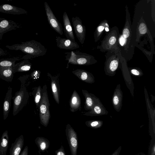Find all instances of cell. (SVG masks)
I'll use <instances>...</instances> for the list:
<instances>
[{
  "instance_id": "32",
  "label": "cell",
  "mask_w": 155,
  "mask_h": 155,
  "mask_svg": "<svg viewBox=\"0 0 155 155\" xmlns=\"http://www.w3.org/2000/svg\"><path fill=\"white\" fill-rule=\"evenodd\" d=\"M127 69L130 74L133 76L140 77L143 75V71L139 68L127 67Z\"/></svg>"
},
{
  "instance_id": "37",
  "label": "cell",
  "mask_w": 155,
  "mask_h": 155,
  "mask_svg": "<svg viewBox=\"0 0 155 155\" xmlns=\"http://www.w3.org/2000/svg\"><path fill=\"white\" fill-rule=\"evenodd\" d=\"M121 149V147L120 146L111 155H119Z\"/></svg>"
},
{
  "instance_id": "22",
  "label": "cell",
  "mask_w": 155,
  "mask_h": 155,
  "mask_svg": "<svg viewBox=\"0 0 155 155\" xmlns=\"http://www.w3.org/2000/svg\"><path fill=\"white\" fill-rule=\"evenodd\" d=\"M70 110L72 112L81 110V101L80 97L75 90H74L71 96L70 101Z\"/></svg>"
},
{
  "instance_id": "1",
  "label": "cell",
  "mask_w": 155,
  "mask_h": 155,
  "mask_svg": "<svg viewBox=\"0 0 155 155\" xmlns=\"http://www.w3.org/2000/svg\"><path fill=\"white\" fill-rule=\"evenodd\" d=\"M125 22L121 34H120L118 42L121 55L127 62L133 58L134 47L131 43L132 37V25L128 7L126 5Z\"/></svg>"
},
{
  "instance_id": "2",
  "label": "cell",
  "mask_w": 155,
  "mask_h": 155,
  "mask_svg": "<svg viewBox=\"0 0 155 155\" xmlns=\"http://www.w3.org/2000/svg\"><path fill=\"white\" fill-rule=\"evenodd\" d=\"M5 47L10 50L20 51L26 55L22 59L28 60L45 55L47 49L41 43L35 40L22 42L21 44L7 45Z\"/></svg>"
},
{
  "instance_id": "5",
  "label": "cell",
  "mask_w": 155,
  "mask_h": 155,
  "mask_svg": "<svg viewBox=\"0 0 155 155\" xmlns=\"http://www.w3.org/2000/svg\"><path fill=\"white\" fill-rule=\"evenodd\" d=\"M64 53L65 54V60L68 62L67 67L69 63L79 65H89L97 62V61L93 55L86 53L77 51Z\"/></svg>"
},
{
  "instance_id": "28",
  "label": "cell",
  "mask_w": 155,
  "mask_h": 155,
  "mask_svg": "<svg viewBox=\"0 0 155 155\" xmlns=\"http://www.w3.org/2000/svg\"><path fill=\"white\" fill-rule=\"evenodd\" d=\"M19 57H15L12 58L2 59H0V69L4 68L14 66L15 62L21 59Z\"/></svg>"
},
{
  "instance_id": "10",
  "label": "cell",
  "mask_w": 155,
  "mask_h": 155,
  "mask_svg": "<svg viewBox=\"0 0 155 155\" xmlns=\"http://www.w3.org/2000/svg\"><path fill=\"white\" fill-rule=\"evenodd\" d=\"M71 21L76 37L80 42L83 44L85 39L86 27L82 24V20L78 17H72Z\"/></svg>"
},
{
  "instance_id": "8",
  "label": "cell",
  "mask_w": 155,
  "mask_h": 155,
  "mask_svg": "<svg viewBox=\"0 0 155 155\" xmlns=\"http://www.w3.org/2000/svg\"><path fill=\"white\" fill-rule=\"evenodd\" d=\"M65 133L71 155H77L78 142L76 132L70 124H68Z\"/></svg>"
},
{
  "instance_id": "26",
  "label": "cell",
  "mask_w": 155,
  "mask_h": 155,
  "mask_svg": "<svg viewBox=\"0 0 155 155\" xmlns=\"http://www.w3.org/2000/svg\"><path fill=\"white\" fill-rule=\"evenodd\" d=\"M35 142L39 149V152H44L49 148V141L47 138L42 137H38L35 139Z\"/></svg>"
},
{
  "instance_id": "13",
  "label": "cell",
  "mask_w": 155,
  "mask_h": 155,
  "mask_svg": "<svg viewBox=\"0 0 155 155\" xmlns=\"http://www.w3.org/2000/svg\"><path fill=\"white\" fill-rule=\"evenodd\" d=\"M55 40L57 47L61 49L73 50L79 48V45L76 41L67 38L56 36Z\"/></svg>"
},
{
  "instance_id": "15",
  "label": "cell",
  "mask_w": 155,
  "mask_h": 155,
  "mask_svg": "<svg viewBox=\"0 0 155 155\" xmlns=\"http://www.w3.org/2000/svg\"><path fill=\"white\" fill-rule=\"evenodd\" d=\"M47 75L51 80V85L52 92L54 100L58 104H59L60 88L58 77L52 76L50 73H48Z\"/></svg>"
},
{
  "instance_id": "24",
  "label": "cell",
  "mask_w": 155,
  "mask_h": 155,
  "mask_svg": "<svg viewBox=\"0 0 155 155\" xmlns=\"http://www.w3.org/2000/svg\"><path fill=\"white\" fill-rule=\"evenodd\" d=\"M8 143V133L6 130L3 133L0 139V155H6Z\"/></svg>"
},
{
  "instance_id": "21",
  "label": "cell",
  "mask_w": 155,
  "mask_h": 155,
  "mask_svg": "<svg viewBox=\"0 0 155 155\" xmlns=\"http://www.w3.org/2000/svg\"><path fill=\"white\" fill-rule=\"evenodd\" d=\"M12 88L9 86L4 99L3 104V119L5 120L8 117L11 106V101L12 98Z\"/></svg>"
},
{
  "instance_id": "4",
  "label": "cell",
  "mask_w": 155,
  "mask_h": 155,
  "mask_svg": "<svg viewBox=\"0 0 155 155\" xmlns=\"http://www.w3.org/2000/svg\"><path fill=\"white\" fill-rule=\"evenodd\" d=\"M25 76L19 77L18 79L21 82L19 90L17 91L12 98L13 100V115L17 114L26 105L29 98V94L27 89Z\"/></svg>"
},
{
  "instance_id": "6",
  "label": "cell",
  "mask_w": 155,
  "mask_h": 155,
  "mask_svg": "<svg viewBox=\"0 0 155 155\" xmlns=\"http://www.w3.org/2000/svg\"><path fill=\"white\" fill-rule=\"evenodd\" d=\"M47 87L44 85L41 90V97L39 105L40 122L45 127H47L51 117Z\"/></svg>"
},
{
  "instance_id": "18",
  "label": "cell",
  "mask_w": 155,
  "mask_h": 155,
  "mask_svg": "<svg viewBox=\"0 0 155 155\" xmlns=\"http://www.w3.org/2000/svg\"><path fill=\"white\" fill-rule=\"evenodd\" d=\"M63 21L64 34L67 38L72 41H75L71 23L65 12H64L63 15Z\"/></svg>"
},
{
  "instance_id": "25",
  "label": "cell",
  "mask_w": 155,
  "mask_h": 155,
  "mask_svg": "<svg viewBox=\"0 0 155 155\" xmlns=\"http://www.w3.org/2000/svg\"><path fill=\"white\" fill-rule=\"evenodd\" d=\"M14 66L0 69V78L7 82L12 81L13 78Z\"/></svg>"
},
{
  "instance_id": "12",
  "label": "cell",
  "mask_w": 155,
  "mask_h": 155,
  "mask_svg": "<svg viewBox=\"0 0 155 155\" xmlns=\"http://www.w3.org/2000/svg\"><path fill=\"white\" fill-rule=\"evenodd\" d=\"M123 97V94L120 85L118 84L114 90L112 99L113 107L117 112H119L121 109Z\"/></svg>"
},
{
  "instance_id": "19",
  "label": "cell",
  "mask_w": 155,
  "mask_h": 155,
  "mask_svg": "<svg viewBox=\"0 0 155 155\" xmlns=\"http://www.w3.org/2000/svg\"><path fill=\"white\" fill-rule=\"evenodd\" d=\"M82 92L85 98L84 109L86 110L89 111L92 109L99 98L87 90L83 89Z\"/></svg>"
},
{
  "instance_id": "27",
  "label": "cell",
  "mask_w": 155,
  "mask_h": 155,
  "mask_svg": "<svg viewBox=\"0 0 155 155\" xmlns=\"http://www.w3.org/2000/svg\"><path fill=\"white\" fill-rule=\"evenodd\" d=\"M107 24L108 21L105 19L102 21L97 26L94 34L95 42H97L100 39L105 30V28Z\"/></svg>"
},
{
  "instance_id": "9",
  "label": "cell",
  "mask_w": 155,
  "mask_h": 155,
  "mask_svg": "<svg viewBox=\"0 0 155 155\" xmlns=\"http://www.w3.org/2000/svg\"><path fill=\"white\" fill-rule=\"evenodd\" d=\"M44 7L47 20L51 27L61 35L63 34V28L47 2H44Z\"/></svg>"
},
{
  "instance_id": "23",
  "label": "cell",
  "mask_w": 155,
  "mask_h": 155,
  "mask_svg": "<svg viewBox=\"0 0 155 155\" xmlns=\"http://www.w3.org/2000/svg\"><path fill=\"white\" fill-rule=\"evenodd\" d=\"M32 65L31 63L28 60H24L15 64L13 68V74L16 72L29 71L31 69Z\"/></svg>"
},
{
  "instance_id": "7",
  "label": "cell",
  "mask_w": 155,
  "mask_h": 155,
  "mask_svg": "<svg viewBox=\"0 0 155 155\" xmlns=\"http://www.w3.org/2000/svg\"><path fill=\"white\" fill-rule=\"evenodd\" d=\"M105 57L104 70L105 74L109 76H114L120 66L122 57L120 52L107 51Z\"/></svg>"
},
{
  "instance_id": "20",
  "label": "cell",
  "mask_w": 155,
  "mask_h": 155,
  "mask_svg": "<svg viewBox=\"0 0 155 155\" xmlns=\"http://www.w3.org/2000/svg\"><path fill=\"white\" fill-rule=\"evenodd\" d=\"M24 145V138L21 135L16 138L14 142L12 143L10 149L9 155H19Z\"/></svg>"
},
{
  "instance_id": "30",
  "label": "cell",
  "mask_w": 155,
  "mask_h": 155,
  "mask_svg": "<svg viewBox=\"0 0 155 155\" xmlns=\"http://www.w3.org/2000/svg\"><path fill=\"white\" fill-rule=\"evenodd\" d=\"M35 91L34 90L33 93L34 101L37 108H38L39 103L41 97L42 88L40 86L35 89Z\"/></svg>"
},
{
  "instance_id": "34",
  "label": "cell",
  "mask_w": 155,
  "mask_h": 155,
  "mask_svg": "<svg viewBox=\"0 0 155 155\" xmlns=\"http://www.w3.org/2000/svg\"><path fill=\"white\" fill-rule=\"evenodd\" d=\"M55 155H66L64 148L61 145L60 148L55 152Z\"/></svg>"
},
{
  "instance_id": "29",
  "label": "cell",
  "mask_w": 155,
  "mask_h": 155,
  "mask_svg": "<svg viewBox=\"0 0 155 155\" xmlns=\"http://www.w3.org/2000/svg\"><path fill=\"white\" fill-rule=\"evenodd\" d=\"M137 31V38H139L138 39L140 36L148 32V28L145 22L141 21L138 24Z\"/></svg>"
},
{
  "instance_id": "14",
  "label": "cell",
  "mask_w": 155,
  "mask_h": 155,
  "mask_svg": "<svg viewBox=\"0 0 155 155\" xmlns=\"http://www.w3.org/2000/svg\"><path fill=\"white\" fill-rule=\"evenodd\" d=\"M108 111L101 102L99 98L96 102L92 109L83 114L90 116H96L107 115Z\"/></svg>"
},
{
  "instance_id": "17",
  "label": "cell",
  "mask_w": 155,
  "mask_h": 155,
  "mask_svg": "<svg viewBox=\"0 0 155 155\" xmlns=\"http://www.w3.org/2000/svg\"><path fill=\"white\" fill-rule=\"evenodd\" d=\"M0 12L15 15L28 13L24 9L8 4L0 5Z\"/></svg>"
},
{
  "instance_id": "31",
  "label": "cell",
  "mask_w": 155,
  "mask_h": 155,
  "mask_svg": "<svg viewBox=\"0 0 155 155\" xmlns=\"http://www.w3.org/2000/svg\"><path fill=\"white\" fill-rule=\"evenodd\" d=\"M86 125L88 127L97 128L100 127L103 125V121L101 120H90L85 122Z\"/></svg>"
},
{
  "instance_id": "16",
  "label": "cell",
  "mask_w": 155,
  "mask_h": 155,
  "mask_svg": "<svg viewBox=\"0 0 155 155\" xmlns=\"http://www.w3.org/2000/svg\"><path fill=\"white\" fill-rule=\"evenodd\" d=\"M72 73L79 79L86 83L93 84L95 81L93 75L85 70L77 69L73 71Z\"/></svg>"
},
{
  "instance_id": "11",
  "label": "cell",
  "mask_w": 155,
  "mask_h": 155,
  "mask_svg": "<svg viewBox=\"0 0 155 155\" xmlns=\"http://www.w3.org/2000/svg\"><path fill=\"white\" fill-rule=\"evenodd\" d=\"M21 25L12 20L0 18V40H2L5 33L21 27Z\"/></svg>"
},
{
  "instance_id": "35",
  "label": "cell",
  "mask_w": 155,
  "mask_h": 155,
  "mask_svg": "<svg viewBox=\"0 0 155 155\" xmlns=\"http://www.w3.org/2000/svg\"><path fill=\"white\" fill-rule=\"evenodd\" d=\"M28 146H26L20 155H28Z\"/></svg>"
},
{
  "instance_id": "3",
  "label": "cell",
  "mask_w": 155,
  "mask_h": 155,
  "mask_svg": "<svg viewBox=\"0 0 155 155\" xmlns=\"http://www.w3.org/2000/svg\"><path fill=\"white\" fill-rule=\"evenodd\" d=\"M101 41V45L97 48L102 52L109 51L118 52L120 51L118 42L120 35L117 26L112 27Z\"/></svg>"
},
{
  "instance_id": "33",
  "label": "cell",
  "mask_w": 155,
  "mask_h": 155,
  "mask_svg": "<svg viewBox=\"0 0 155 155\" xmlns=\"http://www.w3.org/2000/svg\"><path fill=\"white\" fill-rule=\"evenodd\" d=\"M40 71L38 70H35L31 74V76L34 80L38 79L40 75Z\"/></svg>"
},
{
  "instance_id": "36",
  "label": "cell",
  "mask_w": 155,
  "mask_h": 155,
  "mask_svg": "<svg viewBox=\"0 0 155 155\" xmlns=\"http://www.w3.org/2000/svg\"><path fill=\"white\" fill-rule=\"evenodd\" d=\"M8 53L6 51L4 50L2 48H0V56H6Z\"/></svg>"
},
{
  "instance_id": "38",
  "label": "cell",
  "mask_w": 155,
  "mask_h": 155,
  "mask_svg": "<svg viewBox=\"0 0 155 155\" xmlns=\"http://www.w3.org/2000/svg\"><path fill=\"white\" fill-rule=\"evenodd\" d=\"M137 155H146L143 154H138Z\"/></svg>"
}]
</instances>
